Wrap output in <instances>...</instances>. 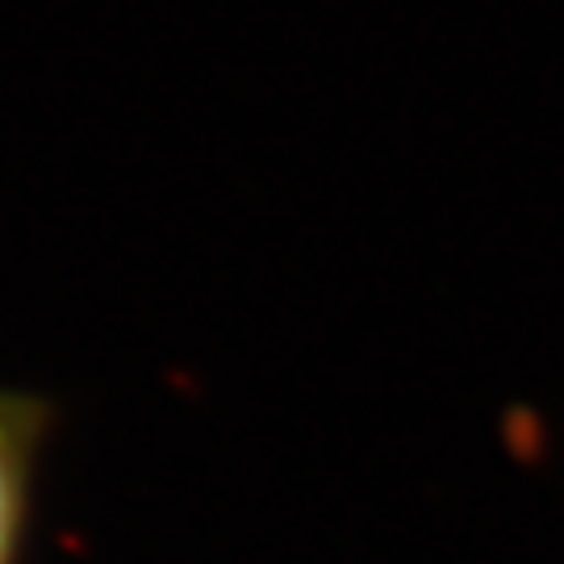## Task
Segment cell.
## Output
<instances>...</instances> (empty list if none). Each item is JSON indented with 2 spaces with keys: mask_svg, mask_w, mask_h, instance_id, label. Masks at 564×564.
<instances>
[{
  "mask_svg": "<svg viewBox=\"0 0 564 564\" xmlns=\"http://www.w3.org/2000/svg\"><path fill=\"white\" fill-rule=\"evenodd\" d=\"M55 410L34 393L0 389V564L25 561L34 494Z\"/></svg>",
  "mask_w": 564,
  "mask_h": 564,
  "instance_id": "1",
  "label": "cell"
}]
</instances>
